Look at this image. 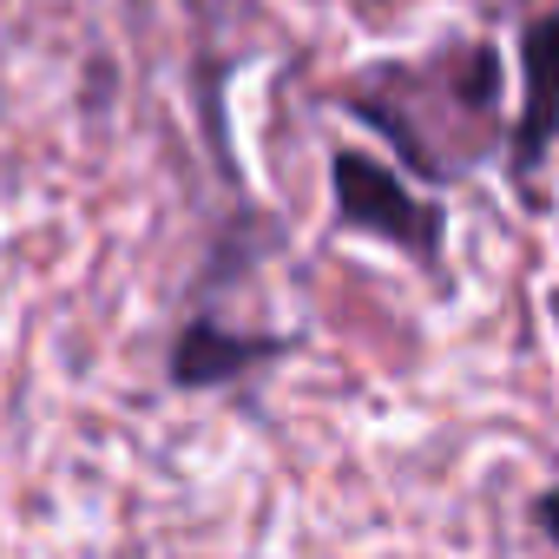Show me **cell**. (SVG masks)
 Wrapping results in <instances>:
<instances>
[{"instance_id":"obj_1","label":"cell","mask_w":559,"mask_h":559,"mask_svg":"<svg viewBox=\"0 0 559 559\" xmlns=\"http://www.w3.org/2000/svg\"><path fill=\"white\" fill-rule=\"evenodd\" d=\"M336 204H343V217L349 224H362V230H376V237H389V243H402V250H415V257H435V243H441V217L428 211V204H415L376 158H362V152H343L336 158Z\"/></svg>"},{"instance_id":"obj_2","label":"cell","mask_w":559,"mask_h":559,"mask_svg":"<svg viewBox=\"0 0 559 559\" xmlns=\"http://www.w3.org/2000/svg\"><path fill=\"white\" fill-rule=\"evenodd\" d=\"M520 67H526V112H520V132H513V171L526 178L546 158L552 132H559V14L526 27Z\"/></svg>"},{"instance_id":"obj_3","label":"cell","mask_w":559,"mask_h":559,"mask_svg":"<svg viewBox=\"0 0 559 559\" xmlns=\"http://www.w3.org/2000/svg\"><path fill=\"white\" fill-rule=\"evenodd\" d=\"M276 343H263V336H224V330H211V323H198L185 343H178V382L185 389H198V382H224V376H243L250 362H263Z\"/></svg>"},{"instance_id":"obj_4","label":"cell","mask_w":559,"mask_h":559,"mask_svg":"<svg viewBox=\"0 0 559 559\" xmlns=\"http://www.w3.org/2000/svg\"><path fill=\"white\" fill-rule=\"evenodd\" d=\"M539 520H546V533H552V546H559V493L539 500Z\"/></svg>"}]
</instances>
